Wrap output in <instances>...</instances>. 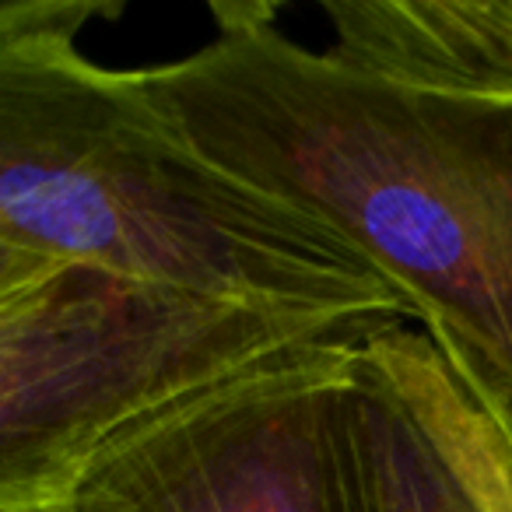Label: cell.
<instances>
[{"mask_svg":"<svg viewBox=\"0 0 512 512\" xmlns=\"http://www.w3.org/2000/svg\"><path fill=\"white\" fill-rule=\"evenodd\" d=\"M351 71L446 95L512 99V0L323 4Z\"/></svg>","mask_w":512,"mask_h":512,"instance_id":"obj_5","label":"cell"},{"mask_svg":"<svg viewBox=\"0 0 512 512\" xmlns=\"http://www.w3.org/2000/svg\"><path fill=\"white\" fill-rule=\"evenodd\" d=\"M334 337L369 334L88 264L0 260V512H67L130 432Z\"/></svg>","mask_w":512,"mask_h":512,"instance_id":"obj_3","label":"cell"},{"mask_svg":"<svg viewBox=\"0 0 512 512\" xmlns=\"http://www.w3.org/2000/svg\"><path fill=\"white\" fill-rule=\"evenodd\" d=\"M113 15L106 0L0 11V260L88 264L362 334L414 320L341 232L204 158L134 71L78 50Z\"/></svg>","mask_w":512,"mask_h":512,"instance_id":"obj_2","label":"cell"},{"mask_svg":"<svg viewBox=\"0 0 512 512\" xmlns=\"http://www.w3.org/2000/svg\"><path fill=\"white\" fill-rule=\"evenodd\" d=\"M369 337L344 397V456L355 512H484L414 400L369 348Z\"/></svg>","mask_w":512,"mask_h":512,"instance_id":"obj_6","label":"cell"},{"mask_svg":"<svg viewBox=\"0 0 512 512\" xmlns=\"http://www.w3.org/2000/svg\"><path fill=\"white\" fill-rule=\"evenodd\" d=\"M362 341L309 344L130 432L67 512H355L344 397Z\"/></svg>","mask_w":512,"mask_h":512,"instance_id":"obj_4","label":"cell"},{"mask_svg":"<svg viewBox=\"0 0 512 512\" xmlns=\"http://www.w3.org/2000/svg\"><path fill=\"white\" fill-rule=\"evenodd\" d=\"M134 78L204 158L341 232L512 446V99L351 71L278 22Z\"/></svg>","mask_w":512,"mask_h":512,"instance_id":"obj_1","label":"cell"}]
</instances>
